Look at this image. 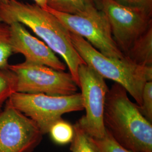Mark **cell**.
<instances>
[{
	"label": "cell",
	"mask_w": 152,
	"mask_h": 152,
	"mask_svg": "<svg viewBox=\"0 0 152 152\" xmlns=\"http://www.w3.org/2000/svg\"><path fill=\"white\" fill-rule=\"evenodd\" d=\"M89 137L98 152H132L120 145L106 129L105 134L102 138Z\"/></svg>",
	"instance_id": "e0dca14e"
},
{
	"label": "cell",
	"mask_w": 152,
	"mask_h": 152,
	"mask_svg": "<svg viewBox=\"0 0 152 152\" xmlns=\"http://www.w3.org/2000/svg\"><path fill=\"white\" fill-rule=\"evenodd\" d=\"M126 56L136 65L152 66V26L134 41Z\"/></svg>",
	"instance_id": "8fae6325"
},
{
	"label": "cell",
	"mask_w": 152,
	"mask_h": 152,
	"mask_svg": "<svg viewBox=\"0 0 152 152\" xmlns=\"http://www.w3.org/2000/svg\"><path fill=\"white\" fill-rule=\"evenodd\" d=\"M140 106H138L142 114L151 122H152V81H147L142 92Z\"/></svg>",
	"instance_id": "ac0fdd59"
},
{
	"label": "cell",
	"mask_w": 152,
	"mask_h": 152,
	"mask_svg": "<svg viewBox=\"0 0 152 152\" xmlns=\"http://www.w3.org/2000/svg\"><path fill=\"white\" fill-rule=\"evenodd\" d=\"M13 54H20L25 61L46 65L56 70L64 71L66 64L42 40L32 35L26 26L19 22L9 24Z\"/></svg>",
	"instance_id": "30bf717a"
},
{
	"label": "cell",
	"mask_w": 152,
	"mask_h": 152,
	"mask_svg": "<svg viewBox=\"0 0 152 152\" xmlns=\"http://www.w3.org/2000/svg\"><path fill=\"white\" fill-rule=\"evenodd\" d=\"M95 2L107 17L114 41L126 56L134 41L152 26V14L113 0H95Z\"/></svg>",
	"instance_id": "ba28073f"
},
{
	"label": "cell",
	"mask_w": 152,
	"mask_h": 152,
	"mask_svg": "<svg viewBox=\"0 0 152 152\" xmlns=\"http://www.w3.org/2000/svg\"><path fill=\"white\" fill-rule=\"evenodd\" d=\"M69 34L75 48L85 63L104 78L124 87L140 106L144 85L152 81V66L136 65L126 57L122 59L107 57L80 36L70 32Z\"/></svg>",
	"instance_id": "3957f363"
},
{
	"label": "cell",
	"mask_w": 152,
	"mask_h": 152,
	"mask_svg": "<svg viewBox=\"0 0 152 152\" xmlns=\"http://www.w3.org/2000/svg\"><path fill=\"white\" fill-rule=\"evenodd\" d=\"M42 136L37 124L8 100L0 113V152H33Z\"/></svg>",
	"instance_id": "9c48e42d"
},
{
	"label": "cell",
	"mask_w": 152,
	"mask_h": 152,
	"mask_svg": "<svg viewBox=\"0 0 152 152\" xmlns=\"http://www.w3.org/2000/svg\"><path fill=\"white\" fill-rule=\"evenodd\" d=\"M34 4L44 9H46L48 7L49 0H32Z\"/></svg>",
	"instance_id": "ffe728a7"
},
{
	"label": "cell",
	"mask_w": 152,
	"mask_h": 152,
	"mask_svg": "<svg viewBox=\"0 0 152 152\" xmlns=\"http://www.w3.org/2000/svg\"><path fill=\"white\" fill-rule=\"evenodd\" d=\"M95 0H49L48 7L61 12L78 14L95 7Z\"/></svg>",
	"instance_id": "7c38bea8"
},
{
	"label": "cell",
	"mask_w": 152,
	"mask_h": 152,
	"mask_svg": "<svg viewBox=\"0 0 152 152\" xmlns=\"http://www.w3.org/2000/svg\"><path fill=\"white\" fill-rule=\"evenodd\" d=\"M48 134L56 144H67L71 143L73 138L75 135L74 126L61 118L51 125Z\"/></svg>",
	"instance_id": "4fadbf2b"
},
{
	"label": "cell",
	"mask_w": 152,
	"mask_h": 152,
	"mask_svg": "<svg viewBox=\"0 0 152 152\" xmlns=\"http://www.w3.org/2000/svg\"><path fill=\"white\" fill-rule=\"evenodd\" d=\"M16 92V76L8 68L0 69V113L6 102Z\"/></svg>",
	"instance_id": "5bb4252c"
},
{
	"label": "cell",
	"mask_w": 152,
	"mask_h": 152,
	"mask_svg": "<svg viewBox=\"0 0 152 152\" xmlns=\"http://www.w3.org/2000/svg\"><path fill=\"white\" fill-rule=\"evenodd\" d=\"M12 54L10 26L0 22V69L9 68V60Z\"/></svg>",
	"instance_id": "9a60e30c"
},
{
	"label": "cell",
	"mask_w": 152,
	"mask_h": 152,
	"mask_svg": "<svg viewBox=\"0 0 152 152\" xmlns=\"http://www.w3.org/2000/svg\"><path fill=\"white\" fill-rule=\"evenodd\" d=\"M7 1H9V0H0V4H2V3H4L7 2Z\"/></svg>",
	"instance_id": "44dd1931"
},
{
	"label": "cell",
	"mask_w": 152,
	"mask_h": 152,
	"mask_svg": "<svg viewBox=\"0 0 152 152\" xmlns=\"http://www.w3.org/2000/svg\"><path fill=\"white\" fill-rule=\"evenodd\" d=\"M12 105L37 125L47 134L51 125L63 114L83 110L81 94L69 95H49L44 94L15 92L9 99Z\"/></svg>",
	"instance_id": "277c9868"
},
{
	"label": "cell",
	"mask_w": 152,
	"mask_h": 152,
	"mask_svg": "<svg viewBox=\"0 0 152 152\" xmlns=\"http://www.w3.org/2000/svg\"><path fill=\"white\" fill-rule=\"evenodd\" d=\"M127 91L114 83L107 94L104 125L120 145L132 152H152V125L131 101Z\"/></svg>",
	"instance_id": "7a4b0ae2"
},
{
	"label": "cell",
	"mask_w": 152,
	"mask_h": 152,
	"mask_svg": "<svg viewBox=\"0 0 152 152\" xmlns=\"http://www.w3.org/2000/svg\"><path fill=\"white\" fill-rule=\"evenodd\" d=\"M78 75L86 113L77 123L90 137L102 138L105 134L104 111L108 87L105 78L86 64L79 66Z\"/></svg>",
	"instance_id": "52a82bcc"
},
{
	"label": "cell",
	"mask_w": 152,
	"mask_h": 152,
	"mask_svg": "<svg viewBox=\"0 0 152 152\" xmlns=\"http://www.w3.org/2000/svg\"><path fill=\"white\" fill-rule=\"evenodd\" d=\"M122 5L135 8L152 14V0H113Z\"/></svg>",
	"instance_id": "d6986e66"
},
{
	"label": "cell",
	"mask_w": 152,
	"mask_h": 152,
	"mask_svg": "<svg viewBox=\"0 0 152 152\" xmlns=\"http://www.w3.org/2000/svg\"><path fill=\"white\" fill-rule=\"evenodd\" d=\"M46 10L54 15L69 32L80 36L104 56L121 59L126 57L114 41L107 17L96 6L78 14L61 12L49 7Z\"/></svg>",
	"instance_id": "5b68a950"
},
{
	"label": "cell",
	"mask_w": 152,
	"mask_h": 152,
	"mask_svg": "<svg viewBox=\"0 0 152 152\" xmlns=\"http://www.w3.org/2000/svg\"><path fill=\"white\" fill-rule=\"evenodd\" d=\"M9 68L16 76V92L69 95L77 91L78 86L69 72L26 61L10 64Z\"/></svg>",
	"instance_id": "8992f818"
},
{
	"label": "cell",
	"mask_w": 152,
	"mask_h": 152,
	"mask_svg": "<svg viewBox=\"0 0 152 152\" xmlns=\"http://www.w3.org/2000/svg\"><path fill=\"white\" fill-rule=\"evenodd\" d=\"M0 22H19L30 28L64 60L78 87V68L86 63L72 44L69 32L54 15L35 4L9 0L0 4Z\"/></svg>",
	"instance_id": "6da1fadb"
},
{
	"label": "cell",
	"mask_w": 152,
	"mask_h": 152,
	"mask_svg": "<svg viewBox=\"0 0 152 152\" xmlns=\"http://www.w3.org/2000/svg\"><path fill=\"white\" fill-rule=\"evenodd\" d=\"M73 126L75 135L71 142V152H98L88 135L77 122Z\"/></svg>",
	"instance_id": "2e32d148"
}]
</instances>
